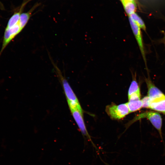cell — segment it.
<instances>
[{"label":"cell","mask_w":165,"mask_h":165,"mask_svg":"<svg viewBox=\"0 0 165 165\" xmlns=\"http://www.w3.org/2000/svg\"><path fill=\"white\" fill-rule=\"evenodd\" d=\"M140 28L145 31H146V27L144 21L136 13L129 16Z\"/></svg>","instance_id":"obj_12"},{"label":"cell","mask_w":165,"mask_h":165,"mask_svg":"<svg viewBox=\"0 0 165 165\" xmlns=\"http://www.w3.org/2000/svg\"><path fill=\"white\" fill-rule=\"evenodd\" d=\"M130 113L137 111L142 107L141 100L128 101L127 103Z\"/></svg>","instance_id":"obj_10"},{"label":"cell","mask_w":165,"mask_h":165,"mask_svg":"<svg viewBox=\"0 0 165 165\" xmlns=\"http://www.w3.org/2000/svg\"><path fill=\"white\" fill-rule=\"evenodd\" d=\"M67 102L70 111L77 110L83 113L82 110L79 102L68 101H67Z\"/></svg>","instance_id":"obj_14"},{"label":"cell","mask_w":165,"mask_h":165,"mask_svg":"<svg viewBox=\"0 0 165 165\" xmlns=\"http://www.w3.org/2000/svg\"><path fill=\"white\" fill-rule=\"evenodd\" d=\"M148 89V96L150 103L157 102L165 99V95L152 83L149 77L145 79Z\"/></svg>","instance_id":"obj_5"},{"label":"cell","mask_w":165,"mask_h":165,"mask_svg":"<svg viewBox=\"0 0 165 165\" xmlns=\"http://www.w3.org/2000/svg\"><path fill=\"white\" fill-rule=\"evenodd\" d=\"M35 6L27 12L21 13L19 19V22L21 29L22 30L27 24L31 17L32 12L35 8Z\"/></svg>","instance_id":"obj_9"},{"label":"cell","mask_w":165,"mask_h":165,"mask_svg":"<svg viewBox=\"0 0 165 165\" xmlns=\"http://www.w3.org/2000/svg\"><path fill=\"white\" fill-rule=\"evenodd\" d=\"M130 0V1H131L135 2V0Z\"/></svg>","instance_id":"obj_19"},{"label":"cell","mask_w":165,"mask_h":165,"mask_svg":"<svg viewBox=\"0 0 165 165\" xmlns=\"http://www.w3.org/2000/svg\"><path fill=\"white\" fill-rule=\"evenodd\" d=\"M141 100L142 103V107L150 108V101L148 96L145 97Z\"/></svg>","instance_id":"obj_16"},{"label":"cell","mask_w":165,"mask_h":165,"mask_svg":"<svg viewBox=\"0 0 165 165\" xmlns=\"http://www.w3.org/2000/svg\"><path fill=\"white\" fill-rule=\"evenodd\" d=\"M146 118L151 122L153 126L157 130L159 133L163 143L164 146V152H165V147L163 140L161 130L162 119L160 115L157 112L153 111H148L139 114L135 117L132 121V123L141 119Z\"/></svg>","instance_id":"obj_1"},{"label":"cell","mask_w":165,"mask_h":165,"mask_svg":"<svg viewBox=\"0 0 165 165\" xmlns=\"http://www.w3.org/2000/svg\"><path fill=\"white\" fill-rule=\"evenodd\" d=\"M55 72L61 82L67 101L79 102L75 94L65 78L62 75L61 72L57 66L52 61Z\"/></svg>","instance_id":"obj_3"},{"label":"cell","mask_w":165,"mask_h":165,"mask_svg":"<svg viewBox=\"0 0 165 165\" xmlns=\"http://www.w3.org/2000/svg\"><path fill=\"white\" fill-rule=\"evenodd\" d=\"M129 20L132 32L136 39L147 69V62L141 29L138 25L129 16Z\"/></svg>","instance_id":"obj_4"},{"label":"cell","mask_w":165,"mask_h":165,"mask_svg":"<svg viewBox=\"0 0 165 165\" xmlns=\"http://www.w3.org/2000/svg\"><path fill=\"white\" fill-rule=\"evenodd\" d=\"M149 108L164 113H165V99L150 103Z\"/></svg>","instance_id":"obj_11"},{"label":"cell","mask_w":165,"mask_h":165,"mask_svg":"<svg viewBox=\"0 0 165 165\" xmlns=\"http://www.w3.org/2000/svg\"><path fill=\"white\" fill-rule=\"evenodd\" d=\"M26 3H23L19 11L15 12L10 18L7 23L6 28H10L17 24L19 22L20 15Z\"/></svg>","instance_id":"obj_7"},{"label":"cell","mask_w":165,"mask_h":165,"mask_svg":"<svg viewBox=\"0 0 165 165\" xmlns=\"http://www.w3.org/2000/svg\"><path fill=\"white\" fill-rule=\"evenodd\" d=\"M31 0H28L27 1V2H26V3H27L28 2L30 1H31Z\"/></svg>","instance_id":"obj_18"},{"label":"cell","mask_w":165,"mask_h":165,"mask_svg":"<svg viewBox=\"0 0 165 165\" xmlns=\"http://www.w3.org/2000/svg\"><path fill=\"white\" fill-rule=\"evenodd\" d=\"M164 114H165V113H163Z\"/></svg>","instance_id":"obj_21"},{"label":"cell","mask_w":165,"mask_h":165,"mask_svg":"<svg viewBox=\"0 0 165 165\" xmlns=\"http://www.w3.org/2000/svg\"><path fill=\"white\" fill-rule=\"evenodd\" d=\"M129 101L140 100L141 93L140 91L136 92L131 95L128 97Z\"/></svg>","instance_id":"obj_15"},{"label":"cell","mask_w":165,"mask_h":165,"mask_svg":"<svg viewBox=\"0 0 165 165\" xmlns=\"http://www.w3.org/2000/svg\"><path fill=\"white\" fill-rule=\"evenodd\" d=\"M105 111L112 119H121L130 113L127 103L108 105L106 106Z\"/></svg>","instance_id":"obj_2"},{"label":"cell","mask_w":165,"mask_h":165,"mask_svg":"<svg viewBox=\"0 0 165 165\" xmlns=\"http://www.w3.org/2000/svg\"><path fill=\"white\" fill-rule=\"evenodd\" d=\"M121 2L123 0H120Z\"/></svg>","instance_id":"obj_20"},{"label":"cell","mask_w":165,"mask_h":165,"mask_svg":"<svg viewBox=\"0 0 165 165\" xmlns=\"http://www.w3.org/2000/svg\"><path fill=\"white\" fill-rule=\"evenodd\" d=\"M121 2L126 13L128 16L135 13L137 9L135 2L128 0H123Z\"/></svg>","instance_id":"obj_8"},{"label":"cell","mask_w":165,"mask_h":165,"mask_svg":"<svg viewBox=\"0 0 165 165\" xmlns=\"http://www.w3.org/2000/svg\"><path fill=\"white\" fill-rule=\"evenodd\" d=\"M71 111L74 120L83 135L86 137L88 139L91 141L84 123L82 116L83 113L77 110H71Z\"/></svg>","instance_id":"obj_6"},{"label":"cell","mask_w":165,"mask_h":165,"mask_svg":"<svg viewBox=\"0 0 165 165\" xmlns=\"http://www.w3.org/2000/svg\"><path fill=\"white\" fill-rule=\"evenodd\" d=\"M140 91V88L136 80L132 81L128 91V97L133 93Z\"/></svg>","instance_id":"obj_13"},{"label":"cell","mask_w":165,"mask_h":165,"mask_svg":"<svg viewBox=\"0 0 165 165\" xmlns=\"http://www.w3.org/2000/svg\"><path fill=\"white\" fill-rule=\"evenodd\" d=\"M160 42L161 43H163L165 47V32L164 33V36L160 40Z\"/></svg>","instance_id":"obj_17"}]
</instances>
